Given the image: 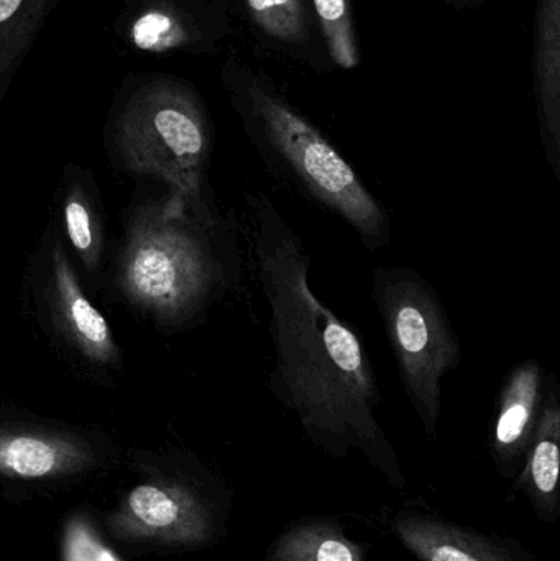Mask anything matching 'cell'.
Segmentation results:
<instances>
[{"label":"cell","mask_w":560,"mask_h":561,"mask_svg":"<svg viewBox=\"0 0 560 561\" xmlns=\"http://www.w3.org/2000/svg\"><path fill=\"white\" fill-rule=\"evenodd\" d=\"M393 533L420 561H538L516 540L485 536L433 514L401 511Z\"/></svg>","instance_id":"cell-11"},{"label":"cell","mask_w":560,"mask_h":561,"mask_svg":"<svg viewBox=\"0 0 560 561\" xmlns=\"http://www.w3.org/2000/svg\"><path fill=\"white\" fill-rule=\"evenodd\" d=\"M450 2H453L454 5L469 7L473 5V3L479 2V0H450Z\"/></svg>","instance_id":"cell-20"},{"label":"cell","mask_w":560,"mask_h":561,"mask_svg":"<svg viewBox=\"0 0 560 561\" xmlns=\"http://www.w3.org/2000/svg\"><path fill=\"white\" fill-rule=\"evenodd\" d=\"M372 296L384 322L401 386L434 440L443 414V381L460 363V343L430 280L410 266H378Z\"/></svg>","instance_id":"cell-6"},{"label":"cell","mask_w":560,"mask_h":561,"mask_svg":"<svg viewBox=\"0 0 560 561\" xmlns=\"http://www.w3.org/2000/svg\"><path fill=\"white\" fill-rule=\"evenodd\" d=\"M312 12L332 66L352 71L361 65L352 0H311Z\"/></svg>","instance_id":"cell-18"},{"label":"cell","mask_w":560,"mask_h":561,"mask_svg":"<svg viewBox=\"0 0 560 561\" xmlns=\"http://www.w3.org/2000/svg\"><path fill=\"white\" fill-rule=\"evenodd\" d=\"M39 300L56 336L91 365L118 368L122 352L108 320L91 302L58 237L43 253Z\"/></svg>","instance_id":"cell-8"},{"label":"cell","mask_w":560,"mask_h":561,"mask_svg":"<svg viewBox=\"0 0 560 561\" xmlns=\"http://www.w3.org/2000/svg\"><path fill=\"white\" fill-rule=\"evenodd\" d=\"M232 33L230 0H140L127 26L147 53L216 55Z\"/></svg>","instance_id":"cell-9"},{"label":"cell","mask_w":560,"mask_h":561,"mask_svg":"<svg viewBox=\"0 0 560 561\" xmlns=\"http://www.w3.org/2000/svg\"><path fill=\"white\" fill-rule=\"evenodd\" d=\"M533 91L542 150L560 180V0H536Z\"/></svg>","instance_id":"cell-13"},{"label":"cell","mask_w":560,"mask_h":561,"mask_svg":"<svg viewBox=\"0 0 560 561\" xmlns=\"http://www.w3.org/2000/svg\"><path fill=\"white\" fill-rule=\"evenodd\" d=\"M75 173L69 176L68 190L62 199V222L79 262L89 275H95L104 255L101 206L91 174L76 168Z\"/></svg>","instance_id":"cell-16"},{"label":"cell","mask_w":560,"mask_h":561,"mask_svg":"<svg viewBox=\"0 0 560 561\" xmlns=\"http://www.w3.org/2000/svg\"><path fill=\"white\" fill-rule=\"evenodd\" d=\"M256 275L270 312V391L329 457L358 451L395 490L408 481L378 421L380 386L365 343L309 284L311 255L266 194H247Z\"/></svg>","instance_id":"cell-1"},{"label":"cell","mask_w":560,"mask_h":561,"mask_svg":"<svg viewBox=\"0 0 560 561\" xmlns=\"http://www.w3.org/2000/svg\"><path fill=\"white\" fill-rule=\"evenodd\" d=\"M548 381L541 415L515 490L525 494L542 523L556 524L560 517V402L558 382L552 376H549Z\"/></svg>","instance_id":"cell-14"},{"label":"cell","mask_w":560,"mask_h":561,"mask_svg":"<svg viewBox=\"0 0 560 561\" xmlns=\"http://www.w3.org/2000/svg\"><path fill=\"white\" fill-rule=\"evenodd\" d=\"M59 561H124L108 546L104 529L89 507L79 506L62 519Z\"/></svg>","instance_id":"cell-19"},{"label":"cell","mask_w":560,"mask_h":561,"mask_svg":"<svg viewBox=\"0 0 560 561\" xmlns=\"http://www.w3.org/2000/svg\"><path fill=\"white\" fill-rule=\"evenodd\" d=\"M214 127L199 92L183 79L161 76L135 89L108 131V150L121 170L167 187L168 209L220 224L207 187Z\"/></svg>","instance_id":"cell-4"},{"label":"cell","mask_w":560,"mask_h":561,"mask_svg":"<svg viewBox=\"0 0 560 561\" xmlns=\"http://www.w3.org/2000/svg\"><path fill=\"white\" fill-rule=\"evenodd\" d=\"M220 81L247 138L273 174L344 220L368 252L390 245V216L380 201L268 72L230 53Z\"/></svg>","instance_id":"cell-2"},{"label":"cell","mask_w":560,"mask_h":561,"mask_svg":"<svg viewBox=\"0 0 560 561\" xmlns=\"http://www.w3.org/2000/svg\"><path fill=\"white\" fill-rule=\"evenodd\" d=\"M115 458L99 432L0 412V484L58 490L107 470Z\"/></svg>","instance_id":"cell-7"},{"label":"cell","mask_w":560,"mask_h":561,"mask_svg":"<svg viewBox=\"0 0 560 561\" xmlns=\"http://www.w3.org/2000/svg\"><path fill=\"white\" fill-rule=\"evenodd\" d=\"M260 45L308 66L331 71V59L312 12L311 0H230Z\"/></svg>","instance_id":"cell-12"},{"label":"cell","mask_w":560,"mask_h":561,"mask_svg":"<svg viewBox=\"0 0 560 561\" xmlns=\"http://www.w3.org/2000/svg\"><path fill=\"white\" fill-rule=\"evenodd\" d=\"M546 389L548 376L536 359L518 363L506 375L490 434V454L502 477H515L522 470L541 415Z\"/></svg>","instance_id":"cell-10"},{"label":"cell","mask_w":560,"mask_h":561,"mask_svg":"<svg viewBox=\"0 0 560 561\" xmlns=\"http://www.w3.org/2000/svg\"><path fill=\"white\" fill-rule=\"evenodd\" d=\"M220 226L168 209L163 201L132 209L115 263L121 296L160 327L201 319L232 275Z\"/></svg>","instance_id":"cell-3"},{"label":"cell","mask_w":560,"mask_h":561,"mask_svg":"<svg viewBox=\"0 0 560 561\" xmlns=\"http://www.w3.org/2000/svg\"><path fill=\"white\" fill-rule=\"evenodd\" d=\"M58 0H0V99Z\"/></svg>","instance_id":"cell-17"},{"label":"cell","mask_w":560,"mask_h":561,"mask_svg":"<svg viewBox=\"0 0 560 561\" xmlns=\"http://www.w3.org/2000/svg\"><path fill=\"white\" fill-rule=\"evenodd\" d=\"M368 549L345 534L341 520L308 516L275 537L265 561H367Z\"/></svg>","instance_id":"cell-15"},{"label":"cell","mask_w":560,"mask_h":561,"mask_svg":"<svg viewBox=\"0 0 560 561\" xmlns=\"http://www.w3.org/2000/svg\"><path fill=\"white\" fill-rule=\"evenodd\" d=\"M137 481L105 514L102 529L112 542L145 552L213 549L227 534L232 493L190 451L134 450Z\"/></svg>","instance_id":"cell-5"}]
</instances>
